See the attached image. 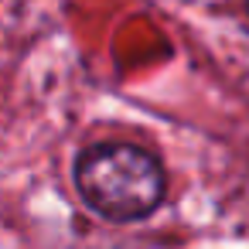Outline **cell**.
<instances>
[{
    "instance_id": "cell-1",
    "label": "cell",
    "mask_w": 249,
    "mask_h": 249,
    "mask_svg": "<svg viewBox=\"0 0 249 249\" xmlns=\"http://www.w3.org/2000/svg\"><path fill=\"white\" fill-rule=\"evenodd\" d=\"M75 184L92 212L109 222H137L164 198V171L133 143H96L75 164Z\"/></svg>"
}]
</instances>
